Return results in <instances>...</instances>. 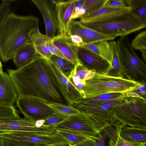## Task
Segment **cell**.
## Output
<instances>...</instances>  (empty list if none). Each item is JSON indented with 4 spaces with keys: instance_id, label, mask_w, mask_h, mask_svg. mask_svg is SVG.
Listing matches in <instances>:
<instances>
[{
    "instance_id": "15",
    "label": "cell",
    "mask_w": 146,
    "mask_h": 146,
    "mask_svg": "<svg viewBox=\"0 0 146 146\" xmlns=\"http://www.w3.org/2000/svg\"><path fill=\"white\" fill-rule=\"evenodd\" d=\"M46 60L55 75L66 103L71 105L78 99L84 97L79 90L64 75L54 61L51 59Z\"/></svg>"
},
{
    "instance_id": "13",
    "label": "cell",
    "mask_w": 146,
    "mask_h": 146,
    "mask_svg": "<svg viewBox=\"0 0 146 146\" xmlns=\"http://www.w3.org/2000/svg\"><path fill=\"white\" fill-rule=\"evenodd\" d=\"M121 124L113 120L99 131L96 135L89 137L73 146H113L115 138L119 133Z\"/></svg>"
},
{
    "instance_id": "5",
    "label": "cell",
    "mask_w": 146,
    "mask_h": 146,
    "mask_svg": "<svg viewBox=\"0 0 146 146\" xmlns=\"http://www.w3.org/2000/svg\"><path fill=\"white\" fill-rule=\"evenodd\" d=\"M82 24L88 28L115 38L127 36L146 27V21L131 11L107 21Z\"/></svg>"
},
{
    "instance_id": "12",
    "label": "cell",
    "mask_w": 146,
    "mask_h": 146,
    "mask_svg": "<svg viewBox=\"0 0 146 146\" xmlns=\"http://www.w3.org/2000/svg\"><path fill=\"white\" fill-rule=\"evenodd\" d=\"M73 45L80 64L88 70L97 74L107 75L113 69L112 65L110 63L99 55L84 48Z\"/></svg>"
},
{
    "instance_id": "34",
    "label": "cell",
    "mask_w": 146,
    "mask_h": 146,
    "mask_svg": "<svg viewBox=\"0 0 146 146\" xmlns=\"http://www.w3.org/2000/svg\"><path fill=\"white\" fill-rule=\"evenodd\" d=\"M67 116L57 112L44 120L42 125L54 127L62 122Z\"/></svg>"
},
{
    "instance_id": "11",
    "label": "cell",
    "mask_w": 146,
    "mask_h": 146,
    "mask_svg": "<svg viewBox=\"0 0 146 146\" xmlns=\"http://www.w3.org/2000/svg\"><path fill=\"white\" fill-rule=\"evenodd\" d=\"M128 96L127 95L121 98L111 100L100 107L86 109L80 112L88 115L99 131L113 120L112 117L113 110L116 106L125 102Z\"/></svg>"
},
{
    "instance_id": "29",
    "label": "cell",
    "mask_w": 146,
    "mask_h": 146,
    "mask_svg": "<svg viewBox=\"0 0 146 146\" xmlns=\"http://www.w3.org/2000/svg\"><path fill=\"white\" fill-rule=\"evenodd\" d=\"M48 104L57 112L67 116L80 112L71 105L67 103L52 102L48 103Z\"/></svg>"
},
{
    "instance_id": "47",
    "label": "cell",
    "mask_w": 146,
    "mask_h": 146,
    "mask_svg": "<svg viewBox=\"0 0 146 146\" xmlns=\"http://www.w3.org/2000/svg\"><path fill=\"white\" fill-rule=\"evenodd\" d=\"M0 146H1V142L0 140Z\"/></svg>"
},
{
    "instance_id": "44",
    "label": "cell",
    "mask_w": 146,
    "mask_h": 146,
    "mask_svg": "<svg viewBox=\"0 0 146 146\" xmlns=\"http://www.w3.org/2000/svg\"><path fill=\"white\" fill-rule=\"evenodd\" d=\"M142 57L145 62H146V50L141 51Z\"/></svg>"
},
{
    "instance_id": "21",
    "label": "cell",
    "mask_w": 146,
    "mask_h": 146,
    "mask_svg": "<svg viewBox=\"0 0 146 146\" xmlns=\"http://www.w3.org/2000/svg\"><path fill=\"white\" fill-rule=\"evenodd\" d=\"M51 40L53 44L66 59L75 66L81 65L68 36L56 35L51 38Z\"/></svg>"
},
{
    "instance_id": "46",
    "label": "cell",
    "mask_w": 146,
    "mask_h": 146,
    "mask_svg": "<svg viewBox=\"0 0 146 146\" xmlns=\"http://www.w3.org/2000/svg\"><path fill=\"white\" fill-rule=\"evenodd\" d=\"M3 66L1 63V62L0 60V70L1 71H3L2 69Z\"/></svg>"
},
{
    "instance_id": "38",
    "label": "cell",
    "mask_w": 146,
    "mask_h": 146,
    "mask_svg": "<svg viewBox=\"0 0 146 146\" xmlns=\"http://www.w3.org/2000/svg\"><path fill=\"white\" fill-rule=\"evenodd\" d=\"M85 0H76L74 6L73 13L71 17V21L80 18V11L82 7Z\"/></svg>"
},
{
    "instance_id": "43",
    "label": "cell",
    "mask_w": 146,
    "mask_h": 146,
    "mask_svg": "<svg viewBox=\"0 0 146 146\" xmlns=\"http://www.w3.org/2000/svg\"><path fill=\"white\" fill-rule=\"evenodd\" d=\"M1 146H20L13 140L0 138Z\"/></svg>"
},
{
    "instance_id": "28",
    "label": "cell",
    "mask_w": 146,
    "mask_h": 146,
    "mask_svg": "<svg viewBox=\"0 0 146 146\" xmlns=\"http://www.w3.org/2000/svg\"><path fill=\"white\" fill-rule=\"evenodd\" d=\"M107 0H85L82 7L85 9V13L80 17L90 15L104 7Z\"/></svg>"
},
{
    "instance_id": "20",
    "label": "cell",
    "mask_w": 146,
    "mask_h": 146,
    "mask_svg": "<svg viewBox=\"0 0 146 146\" xmlns=\"http://www.w3.org/2000/svg\"><path fill=\"white\" fill-rule=\"evenodd\" d=\"M18 96L8 74L0 70V104L13 106Z\"/></svg>"
},
{
    "instance_id": "22",
    "label": "cell",
    "mask_w": 146,
    "mask_h": 146,
    "mask_svg": "<svg viewBox=\"0 0 146 146\" xmlns=\"http://www.w3.org/2000/svg\"><path fill=\"white\" fill-rule=\"evenodd\" d=\"M40 56L37 53L33 44L29 41L17 50L13 60L19 69L30 64Z\"/></svg>"
},
{
    "instance_id": "3",
    "label": "cell",
    "mask_w": 146,
    "mask_h": 146,
    "mask_svg": "<svg viewBox=\"0 0 146 146\" xmlns=\"http://www.w3.org/2000/svg\"><path fill=\"white\" fill-rule=\"evenodd\" d=\"M84 96H97L113 93H127L137 87L146 85L123 78L94 73L90 78L81 81Z\"/></svg>"
},
{
    "instance_id": "36",
    "label": "cell",
    "mask_w": 146,
    "mask_h": 146,
    "mask_svg": "<svg viewBox=\"0 0 146 146\" xmlns=\"http://www.w3.org/2000/svg\"><path fill=\"white\" fill-rule=\"evenodd\" d=\"M125 5L130 8L133 13L146 5V0H124Z\"/></svg>"
},
{
    "instance_id": "9",
    "label": "cell",
    "mask_w": 146,
    "mask_h": 146,
    "mask_svg": "<svg viewBox=\"0 0 146 146\" xmlns=\"http://www.w3.org/2000/svg\"><path fill=\"white\" fill-rule=\"evenodd\" d=\"M54 127L56 130L77 132L89 137L96 136L99 132L88 115L81 112L67 116Z\"/></svg>"
},
{
    "instance_id": "4",
    "label": "cell",
    "mask_w": 146,
    "mask_h": 146,
    "mask_svg": "<svg viewBox=\"0 0 146 146\" xmlns=\"http://www.w3.org/2000/svg\"><path fill=\"white\" fill-rule=\"evenodd\" d=\"M128 92L126 100L113 110V119L124 125L146 129V100Z\"/></svg>"
},
{
    "instance_id": "45",
    "label": "cell",
    "mask_w": 146,
    "mask_h": 146,
    "mask_svg": "<svg viewBox=\"0 0 146 146\" xmlns=\"http://www.w3.org/2000/svg\"><path fill=\"white\" fill-rule=\"evenodd\" d=\"M56 146H73L70 142L63 144L60 145Z\"/></svg>"
},
{
    "instance_id": "2",
    "label": "cell",
    "mask_w": 146,
    "mask_h": 146,
    "mask_svg": "<svg viewBox=\"0 0 146 146\" xmlns=\"http://www.w3.org/2000/svg\"><path fill=\"white\" fill-rule=\"evenodd\" d=\"M38 25L36 17L9 12L0 29V56L3 62L13 60L17 50L29 42L30 34Z\"/></svg>"
},
{
    "instance_id": "8",
    "label": "cell",
    "mask_w": 146,
    "mask_h": 146,
    "mask_svg": "<svg viewBox=\"0 0 146 146\" xmlns=\"http://www.w3.org/2000/svg\"><path fill=\"white\" fill-rule=\"evenodd\" d=\"M16 103L24 117L33 121L44 120L57 112L48 102L33 96H18Z\"/></svg>"
},
{
    "instance_id": "16",
    "label": "cell",
    "mask_w": 146,
    "mask_h": 146,
    "mask_svg": "<svg viewBox=\"0 0 146 146\" xmlns=\"http://www.w3.org/2000/svg\"><path fill=\"white\" fill-rule=\"evenodd\" d=\"M76 0H54L58 21L57 35L68 36Z\"/></svg>"
},
{
    "instance_id": "24",
    "label": "cell",
    "mask_w": 146,
    "mask_h": 146,
    "mask_svg": "<svg viewBox=\"0 0 146 146\" xmlns=\"http://www.w3.org/2000/svg\"><path fill=\"white\" fill-rule=\"evenodd\" d=\"M48 38L40 32L38 27L31 33L29 38V41L33 44L37 53L46 60L50 59L52 55L47 45Z\"/></svg>"
},
{
    "instance_id": "10",
    "label": "cell",
    "mask_w": 146,
    "mask_h": 146,
    "mask_svg": "<svg viewBox=\"0 0 146 146\" xmlns=\"http://www.w3.org/2000/svg\"><path fill=\"white\" fill-rule=\"evenodd\" d=\"M36 121L20 117L0 119V134L10 131L29 132L36 134H51L57 132L52 126L38 127Z\"/></svg>"
},
{
    "instance_id": "39",
    "label": "cell",
    "mask_w": 146,
    "mask_h": 146,
    "mask_svg": "<svg viewBox=\"0 0 146 146\" xmlns=\"http://www.w3.org/2000/svg\"><path fill=\"white\" fill-rule=\"evenodd\" d=\"M46 44L49 50L52 55L65 59L56 47L53 44L51 38L48 37L47 40Z\"/></svg>"
},
{
    "instance_id": "30",
    "label": "cell",
    "mask_w": 146,
    "mask_h": 146,
    "mask_svg": "<svg viewBox=\"0 0 146 146\" xmlns=\"http://www.w3.org/2000/svg\"><path fill=\"white\" fill-rule=\"evenodd\" d=\"M56 130L59 134L67 139L72 145L79 143L89 137L87 136L77 132L61 130Z\"/></svg>"
},
{
    "instance_id": "31",
    "label": "cell",
    "mask_w": 146,
    "mask_h": 146,
    "mask_svg": "<svg viewBox=\"0 0 146 146\" xmlns=\"http://www.w3.org/2000/svg\"><path fill=\"white\" fill-rule=\"evenodd\" d=\"M131 45L135 50L140 51L146 50V31L138 33L132 40Z\"/></svg>"
},
{
    "instance_id": "40",
    "label": "cell",
    "mask_w": 146,
    "mask_h": 146,
    "mask_svg": "<svg viewBox=\"0 0 146 146\" xmlns=\"http://www.w3.org/2000/svg\"><path fill=\"white\" fill-rule=\"evenodd\" d=\"M104 7L121 8L126 7L124 0H108Z\"/></svg>"
},
{
    "instance_id": "7",
    "label": "cell",
    "mask_w": 146,
    "mask_h": 146,
    "mask_svg": "<svg viewBox=\"0 0 146 146\" xmlns=\"http://www.w3.org/2000/svg\"><path fill=\"white\" fill-rule=\"evenodd\" d=\"M0 138L17 141L20 146H56L69 142L57 131L46 134L10 131L0 134Z\"/></svg>"
},
{
    "instance_id": "17",
    "label": "cell",
    "mask_w": 146,
    "mask_h": 146,
    "mask_svg": "<svg viewBox=\"0 0 146 146\" xmlns=\"http://www.w3.org/2000/svg\"><path fill=\"white\" fill-rule=\"evenodd\" d=\"M76 35L82 39L83 43L89 44L96 42L112 40L113 36L104 34L83 25L80 21L72 20L70 22L68 36Z\"/></svg>"
},
{
    "instance_id": "6",
    "label": "cell",
    "mask_w": 146,
    "mask_h": 146,
    "mask_svg": "<svg viewBox=\"0 0 146 146\" xmlns=\"http://www.w3.org/2000/svg\"><path fill=\"white\" fill-rule=\"evenodd\" d=\"M116 42L124 75L128 79L146 84V65L132 47L127 36Z\"/></svg>"
},
{
    "instance_id": "26",
    "label": "cell",
    "mask_w": 146,
    "mask_h": 146,
    "mask_svg": "<svg viewBox=\"0 0 146 146\" xmlns=\"http://www.w3.org/2000/svg\"><path fill=\"white\" fill-rule=\"evenodd\" d=\"M113 54L112 64L113 68L107 75L115 77L123 78L124 75L122 67L118 55L115 41L109 42Z\"/></svg>"
},
{
    "instance_id": "27",
    "label": "cell",
    "mask_w": 146,
    "mask_h": 146,
    "mask_svg": "<svg viewBox=\"0 0 146 146\" xmlns=\"http://www.w3.org/2000/svg\"><path fill=\"white\" fill-rule=\"evenodd\" d=\"M56 63L64 75L68 78L74 70L76 66L65 59L52 55L50 58Z\"/></svg>"
},
{
    "instance_id": "14",
    "label": "cell",
    "mask_w": 146,
    "mask_h": 146,
    "mask_svg": "<svg viewBox=\"0 0 146 146\" xmlns=\"http://www.w3.org/2000/svg\"><path fill=\"white\" fill-rule=\"evenodd\" d=\"M37 7L43 17L46 35L52 38L57 32L58 24L56 8L54 0H31Z\"/></svg>"
},
{
    "instance_id": "33",
    "label": "cell",
    "mask_w": 146,
    "mask_h": 146,
    "mask_svg": "<svg viewBox=\"0 0 146 146\" xmlns=\"http://www.w3.org/2000/svg\"><path fill=\"white\" fill-rule=\"evenodd\" d=\"M72 73L78 76L81 81L85 80L90 78L95 73L88 70L81 65L76 66Z\"/></svg>"
},
{
    "instance_id": "18",
    "label": "cell",
    "mask_w": 146,
    "mask_h": 146,
    "mask_svg": "<svg viewBox=\"0 0 146 146\" xmlns=\"http://www.w3.org/2000/svg\"><path fill=\"white\" fill-rule=\"evenodd\" d=\"M128 93H113L94 97H84L77 100L71 105L81 112L87 109L100 107L108 101L127 96Z\"/></svg>"
},
{
    "instance_id": "1",
    "label": "cell",
    "mask_w": 146,
    "mask_h": 146,
    "mask_svg": "<svg viewBox=\"0 0 146 146\" xmlns=\"http://www.w3.org/2000/svg\"><path fill=\"white\" fill-rule=\"evenodd\" d=\"M7 71L18 96H33L48 103L65 104L54 72L40 55L23 67Z\"/></svg>"
},
{
    "instance_id": "37",
    "label": "cell",
    "mask_w": 146,
    "mask_h": 146,
    "mask_svg": "<svg viewBox=\"0 0 146 146\" xmlns=\"http://www.w3.org/2000/svg\"><path fill=\"white\" fill-rule=\"evenodd\" d=\"M10 5L6 0L3 1L0 5V29L3 21L10 12Z\"/></svg>"
},
{
    "instance_id": "35",
    "label": "cell",
    "mask_w": 146,
    "mask_h": 146,
    "mask_svg": "<svg viewBox=\"0 0 146 146\" xmlns=\"http://www.w3.org/2000/svg\"><path fill=\"white\" fill-rule=\"evenodd\" d=\"M119 134V133L116 137L113 146H146V141L137 143L129 142L121 138Z\"/></svg>"
},
{
    "instance_id": "32",
    "label": "cell",
    "mask_w": 146,
    "mask_h": 146,
    "mask_svg": "<svg viewBox=\"0 0 146 146\" xmlns=\"http://www.w3.org/2000/svg\"><path fill=\"white\" fill-rule=\"evenodd\" d=\"M20 117L13 106L0 104V119Z\"/></svg>"
},
{
    "instance_id": "41",
    "label": "cell",
    "mask_w": 146,
    "mask_h": 146,
    "mask_svg": "<svg viewBox=\"0 0 146 146\" xmlns=\"http://www.w3.org/2000/svg\"><path fill=\"white\" fill-rule=\"evenodd\" d=\"M146 85L138 86L132 91H129L135 93L146 100Z\"/></svg>"
},
{
    "instance_id": "23",
    "label": "cell",
    "mask_w": 146,
    "mask_h": 146,
    "mask_svg": "<svg viewBox=\"0 0 146 146\" xmlns=\"http://www.w3.org/2000/svg\"><path fill=\"white\" fill-rule=\"evenodd\" d=\"M79 47L99 55L112 65L113 61L112 51L109 42L108 40L101 41L89 44L83 42Z\"/></svg>"
},
{
    "instance_id": "19",
    "label": "cell",
    "mask_w": 146,
    "mask_h": 146,
    "mask_svg": "<svg viewBox=\"0 0 146 146\" xmlns=\"http://www.w3.org/2000/svg\"><path fill=\"white\" fill-rule=\"evenodd\" d=\"M130 11V8L127 6L121 8L104 7L90 15L80 17L79 21L82 23L104 22Z\"/></svg>"
},
{
    "instance_id": "42",
    "label": "cell",
    "mask_w": 146,
    "mask_h": 146,
    "mask_svg": "<svg viewBox=\"0 0 146 146\" xmlns=\"http://www.w3.org/2000/svg\"><path fill=\"white\" fill-rule=\"evenodd\" d=\"M72 43L75 46H80L83 42L82 38L76 35H71L68 36Z\"/></svg>"
},
{
    "instance_id": "25",
    "label": "cell",
    "mask_w": 146,
    "mask_h": 146,
    "mask_svg": "<svg viewBox=\"0 0 146 146\" xmlns=\"http://www.w3.org/2000/svg\"><path fill=\"white\" fill-rule=\"evenodd\" d=\"M119 136L124 140L132 143L146 141V129L121 125Z\"/></svg>"
}]
</instances>
